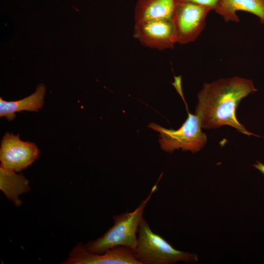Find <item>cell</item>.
Here are the masks:
<instances>
[{"mask_svg":"<svg viewBox=\"0 0 264 264\" xmlns=\"http://www.w3.org/2000/svg\"><path fill=\"white\" fill-rule=\"evenodd\" d=\"M45 87L39 84L36 91L31 95L22 99L7 101L0 98V117L7 120H13L16 113L21 111H38L44 106Z\"/></svg>","mask_w":264,"mask_h":264,"instance_id":"cell-11","label":"cell"},{"mask_svg":"<svg viewBox=\"0 0 264 264\" xmlns=\"http://www.w3.org/2000/svg\"><path fill=\"white\" fill-rule=\"evenodd\" d=\"M176 88L185 103L188 112L187 118L176 130L166 129L154 123H150L148 127L159 132V142L161 149L164 151L172 153L175 149L181 148L182 151L196 153L206 144V134L201 131V124L198 115L195 113L192 114L188 111L180 85Z\"/></svg>","mask_w":264,"mask_h":264,"instance_id":"cell-4","label":"cell"},{"mask_svg":"<svg viewBox=\"0 0 264 264\" xmlns=\"http://www.w3.org/2000/svg\"><path fill=\"white\" fill-rule=\"evenodd\" d=\"M39 156V150L35 143L22 140L19 134L6 132L0 147V166L19 172L31 165Z\"/></svg>","mask_w":264,"mask_h":264,"instance_id":"cell-6","label":"cell"},{"mask_svg":"<svg viewBox=\"0 0 264 264\" xmlns=\"http://www.w3.org/2000/svg\"><path fill=\"white\" fill-rule=\"evenodd\" d=\"M257 90L252 80L238 76L204 83L198 94L195 111L202 128L216 129L228 125L243 134L255 135L239 122L236 110L243 98Z\"/></svg>","mask_w":264,"mask_h":264,"instance_id":"cell-1","label":"cell"},{"mask_svg":"<svg viewBox=\"0 0 264 264\" xmlns=\"http://www.w3.org/2000/svg\"><path fill=\"white\" fill-rule=\"evenodd\" d=\"M176 0H138L134 10V22L172 19Z\"/></svg>","mask_w":264,"mask_h":264,"instance_id":"cell-10","label":"cell"},{"mask_svg":"<svg viewBox=\"0 0 264 264\" xmlns=\"http://www.w3.org/2000/svg\"><path fill=\"white\" fill-rule=\"evenodd\" d=\"M220 0H176L177 2H191L209 7L212 10H215Z\"/></svg>","mask_w":264,"mask_h":264,"instance_id":"cell-13","label":"cell"},{"mask_svg":"<svg viewBox=\"0 0 264 264\" xmlns=\"http://www.w3.org/2000/svg\"><path fill=\"white\" fill-rule=\"evenodd\" d=\"M133 36L143 45L159 50L173 48L176 43L172 19L135 22Z\"/></svg>","mask_w":264,"mask_h":264,"instance_id":"cell-7","label":"cell"},{"mask_svg":"<svg viewBox=\"0 0 264 264\" xmlns=\"http://www.w3.org/2000/svg\"><path fill=\"white\" fill-rule=\"evenodd\" d=\"M133 251L140 264H171L179 261H198L196 254L175 249L160 235L154 233L143 217L138 227L137 244Z\"/></svg>","mask_w":264,"mask_h":264,"instance_id":"cell-3","label":"cell"},{"mask_svg":"<svg viewBox=\"0 0 264 264\" xmlns=\"http://www.w3.org/2000/svg\"><path fill=\"white\" fill-rule=\"evenodd\" d=\"M162 173L156 183L152 187L150 194L143 200L139 205L132 212H125L113 216V225L100 238L88 242L85 246L90 252L102 253L114 247L123 246L133 250L136 245L137 230L143 218L146 206L153 194L157 189V184Z\"/></svg>","mask_w":264,"mask_h":264,"instance_id":"cell-2","label":"cell"},{"mask_svg":"<svg viewBox=\"0 0 264 264\" xmlns=\"http://www.w3.org/2000/svg\"><path fill=\"white\" fill-rule=\"evenodd\" d=\"M0 189L16 206L22 203L19 196L30 191L28 180L22 174H17L0 166Z\"/></svg>","mask_w":264,"mask_h":264,"instance_id":"cell-12","label":"cell"},{"mask_svg":"<svg viewBox=\"0 0 264 264\" xmlns=\"http://www.w3.org/2000/svg\"><path fill=\"white\" fill-rule=\"evenodd\" d=\"M253 167L259 171L264 176V164L259 161L253 165Z\"/></svg>","mask_w":264,"mask_h":264,"instance_id":"cell-14","label":"cell"},{"mask_svg":"<svg viewBox=\"0 0 264 264\" xmlns=\"http://www.w3.org/2000/svg\"><path fill=\"white\" fill-rule=\"evenodd\" d=\"M64 264H140L132 249L119 246L102 253L89 252L85 245L78 242L70 252Z\"/></svg>","mask_w":264,"mask_h":264,"instance_id":"cell-8","label":"cell"},{"mask_svg":"<svg viewBox=\"0 0 264 264\" xmlns=\"http://www.w3.org/2000/svg\"><path fill=\"white\" fill-rule=\"evenodd\" d=\"M214 11L226 22H239L236 12L243 11L256 15L264 24V0H220Z\"/></svg>","mask_w":264,"mask_h":264,"instance_id":"cell-9","label":"cell"},{"mask_svg":"<svg viewBox=\"0 0 264 264\" xmlns=\"http://www.w3.org/2000/svg\"><path fill=\"white\" fill-rule=\"evenodd\" d=\"M211 10L196 3H176L172 17L176 43L185 44L196 41L203 30Z\"/></svg>","mask_w":264,"mask_h":264,"instance_id":"cell-5","label":"cell"}]
</instances>
